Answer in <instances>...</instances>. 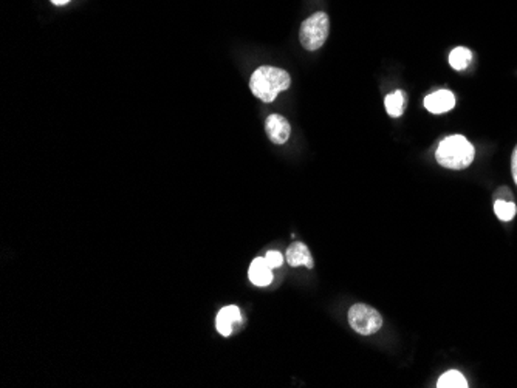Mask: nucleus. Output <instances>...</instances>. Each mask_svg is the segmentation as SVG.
Listing matches in <instances>:
<instances>
[{"instance_id": "1", "label": "nucleus", "mask_w": 517, "mask_h": 388, "mask_svg": "<svg viewBox=\"0 0 517 388\" xmlns=\"http://www.w3.org/2000/svg\"><path fill=\"white\" fill-rule=\"evenodd\" d=\"M289 84H292V77L285 70L263 65L253 73L251 81H249V89H251L253 95L257 99L263 101V103H273L279 93L285 91L289 87Z\"/></svg>"}, {"instance_id": "2", "label": "nucleus", "mask_w": 517, "mask_h": 388, "mask_svg": "<svg viewBox=\"0 0 517 388\" xmlns=\"http://www.w3.org/2000/svg\"><path fill=\"white\" fill-rule=\"evenodd\" d=\"M474 155V147L465 136L452 135L438 144L435 158L438 164L446 169L461 170L471 164Z\"/></svg>"}, {"instance_id": "3", "label": "nucleus", "mask_w": 517, "mask_h": 388, "mask_svg": "<svg viewBox=\"0 0 517 388\" xmlns=\"http://www.w3.org/2000/svg\"><path fill=\"white\" fill-rule=\"evenodd\" d=\"M328 33H330V19L325 13L318 11L301 23L299 41L305 50L315 51L325 44Z\"/></svg>"}, {"instance_id": "4", "label": "nucleus", "mask_w": 517, "mask_h": 388, "mask_svg": "<svg viewBox=\"0 0 517 388\" xmlns=\"http://www.w3.org/2000/svg\"><path fill=\"white\" fill-rule=\"evenodd\" d=\"M347 319L350 327L361 336H372L382 327L381 314L366 304H356L351 306L349 309Z\"/></svg>"}, {"instance_id": "5", "label": "nucleus", "mask_w": 517, "mask_h": 388, "mask_svg": "<svg viewBox=\"0 0 517 388\" xmlns=\"http://www.w3.org/2000/svg\"><path fill=\"white\" fill-rule=\"evenodd\" d=\"M265 130L271 143L282 146L288 141L292 126L282 115H270L265 121Z\"/></svg>"}, {"instance_id": "6", "label": "nucleus", "mask_w": 517, "mask_h": 388, "mask_svg": "<svg viewBox=\"0 0 517 388\" xmlns=\"http://www.w3.org/2000/svg\"><path fill=\"white\" fill-rule=\"evenodd\" d=\"M454 105H456V96L449 90H438L425 99V107L434 115L449 112Z\"/></svg>"}, {"instance_id": "7", "label": "nucleus", "mask_w": 517, "mask_h": 388, "mask_svg": "<svg viewBox=\"0 0 517 388\" xmlns=\"http://www.w3.org/2000/svg\"><path fill=\"white\" fill-rule=\"evenodd\" d=\"M242 321L240 316V309L237 306H225L218 311L217 317H216V327L217 331L220 332L223 337L231 336V332L234 330V325L239 323Z\"/></svg>"}, {"instance_id": "8", "label": "nucleus", "mask_w": 517, "mask_h": 388, "mask_svg": "<svg viewBox=\"0 0 517 388\" xmlns=\"http://www.w3.org/2000/svg\"><path fill=\"white\" fill-rule=\"evenodd\" d=\"M271 266L265 257H257L253 260L251 266L248 269V278L249 282L256 286H268L273 282V273Z\"/></svg>"}, {"instance_id": "9", "label": "nucleus", "mask_w": 517, "mask_h": 388, "mask_svg": "<svg viewBox=\"0 0 517 388\" xmlns=\"http://www.w3.org/2000/svg\"><path fill=\"white\" fill-rule=\"evenodd\" d=\"M287 261H288V265L293 266V268L307 266L309 269H311L313 266H315L310 250L304 243H299V242H296V243L288 246Z\"/></svg>"}, {"instance_id": "10", "label": "nucleus", "mask_w": 517, "mask_h": 388, "mask_svg": "<svg viewBox=\"0 0 517 388\" xmlns=\"http://www.w3.org/2000/svg\"><path fill=\"white\" fill-rule=\"evenodd\" d=\"M406 103H407V99L401 90H397L394 93H390V95H387L385 99V105H386V110L389 116H392V118H399V116L404 113Z\"/></svg>"}, {"instance_id": "11", "label": "nucleus", "mask_w": 517, "mask_h": 388, "mask_svg": "<svg viewBox=\"0 0 517 388\" xmlns=\"http://www.w3.org/2000/svg\"><path fill=\"white\" fill-rule=\"evenodd\" d=\"M471 59H473V53L471 50L465 48V46H457V48H454L449 54V64L454 70H457V72L465 70L469 65Z\"/></svg>"}, {"instance_id": "12", "label": "nucleus", "mask_w": 517, "mask_h": 388, "mask_svg": "<svg viewBox=\"0 0 517 388\" xmlns=\"http://www.w3.org/2000/svg\"><path fill=\"white\" fill-rule=\"evenodd\" d=\"M438 388H466L468 381L463 377V375L459 373L456 370L446 371V373L438 379L437 382Z\"/></svg>"}, {"instance_id": "13", "label": "nucleus", "mask_w": 517, "mask_h": 388, "mask_svg": "<svg viewBox=\"0 0 517 388\" xmlns=\"http://www.w3.org/2000/svg\"><path fill=\"white\" fill-rule=\"evenodd\" d=\"M494 212L499 220L502 221H511L517 212V207L513 201H505V200H497L494 203Z\"/></svg>"}, {"instance_id": "14", "label": "nucleus", "mask_w": 517, "mask_h": 388, "mask_svg": "<svg viewBox=\"0 0 517 388\" xmlns=\"http://www.w3.org/2000/svg\"><path fill=\"white\" fill-rule=\"evenodd\" d=\"M265 260L268 261V265L271 268H280L282 263H284V257L279 251H268L265 255Z\"/></svg>"}, {"instance_id": "15", "label": "nucleus", "mask_w": 517, "mask_h": 388, "mask_svg": "<svg viewBox=\"0 0 517 388\" xmlns=\"http://www.w3.org/2000/svg\"><path fill=\"white\" fill-rule=\"evenodd\" d=\"M511 172H513V180L517 184V146H516V149L513 152V157H511Z\"/></svg>"}, {"instance_id": "16", "label": "nucleus", "mask_w": 517, "mask_h": 388, "mask_svg": "<svg viewBox=\"0 0 517 388\" xmlns=\"http://www.w3.org/2000/svg\"><path fill=\"white\" fill-rule=\"evenodd\" d=\"M51 2H53L54 5H58V6H62V5H67V4L70 2V0H51Z\"/></svg>"}]
</instances>
